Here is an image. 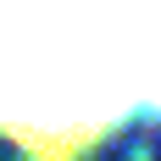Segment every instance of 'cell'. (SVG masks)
<instances>
[{
	"label": "cell",
	"instance_id": "1",
	"mask_svg": "<svg viewBox=\"0 0 161 161\" xmlns=\"http://www.w3.org/2000/svg\"><path fill=\"white\" fill-rule=\"evenodd\" d=\"M161 117V0H0V139L28 161H83Z\"/></svg>",
	"mask_w": 161,
	"mask_h": 161
}]
</instances>
